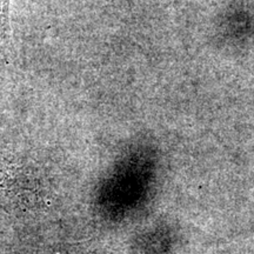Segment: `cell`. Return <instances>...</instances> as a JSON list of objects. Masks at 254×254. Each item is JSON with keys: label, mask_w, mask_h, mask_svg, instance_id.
Masks as SVG:
<instances>
[{"label": "cell", "mask_w": 254, "mask_h": 254, "mask_svg": "<svg viewBox=\"0 0 254 254\" xmlns=\"http://www.w3.org/2000/svg\"><path fill=\"white\" fill-rule=\"evenodd\" d=\"M17 168L4 154L0 153V200H6L15 190Z\"/></svg>", "instance_id": "6da1fadb"}]
</instances>
